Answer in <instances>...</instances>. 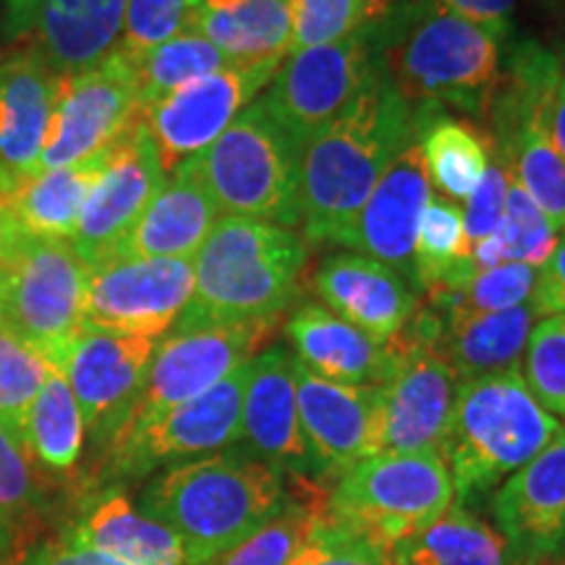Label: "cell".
<instances>
[{
	"label": "cell",
	"mask_w": 565,
	"mask_h": 565,
	"mask_svg": "<svg viewBox=\"0 0 565 565\" xmlns=\"http://www.w3.org/2000/svg\"><path fill=\"white\" fill-rule=\"evenodd\" d=\"M419 124L422 108L398 95L377 63L349 108L301 150L299 207L307 242L345 246L359 212Z\"/></svg>",
	"instance_id": "1"
},
{
	"label": "cell",
	"mask_w": 565,
	"mask_h": 565,
	"mask_svg": "<svg viewBox=\"0 0 565 565\" xmlns=\"http://www.w3.org/2000/svg\"><path fill=\"white\" fill-rule=\"evenodd\" d=\"M508 26L454 17L433 0L393 9L372 26L380 71L414 108H458L487 116L503 74Z\"/></svg>",
	"instance_id": "2"
},
{
	"label": "cell",
	"mask_w": 565,
	"mask_h": 565,
	"mask_svg": "<svg viewBox=\"0 0 565 565\" xmlns=\"http://www.w3.org/2000/svg\"><path fill=\"white\" fill-rule=\"evenodd\" d=\"M286 500V475L270 463L249 454H212L158 471L137 505L179 536L189 565H212Z\"/></svg>",
	"instance_id": "3"
},
{
	"label": "cell",
	"mask_w": 565,
	"mask_h": 565,
	"mask_svg": "<svg viewBox=\"0 0 565 565\" xmlns=\"http://www.w3.org/2000/svg\"><path fill=\"white\" fill-rule=\"evenodd\" d=\"M307 238L254 217L221 215L194 257V296L173 330L280 320L307 270Z\"/></svg>",
	"instance_id": "4"
},
{
	"label": "cell",
	"mask_w": 565,
	"mask_h": 565,
	"mask_svg": "<svg viewBox=\"0 0 565 565\" xmlns=\"http://www.w3.org/2000/svg\"><path fill=\"white\" fill-rule=\"evenodd\" d=\"M565 433L529 391L521 366L458 385L443 461L456 503H477Z\"/></svg>",
	"instance_id": "5"
},
{
	"label": "cell",
	"mask_w": 565,
	"mask_h": 565,
	"mask_svg": "<svg viewBox=\"0 0 565 565\" xmlns=\"http://www.w3.org/2000/svg\"><path fill=\"white\" fill-rule=\"evenodd\" d=\"M456 503L440 454H377L330 484V521L372 545L391 550Z\"/></svg>",
	"instance_id": "6"
},
{
	"label": "cell",
	"mask_w": 565,
	"mask_h": 565,
	"mask_svg": "<svg viewBox=\"0 0 565 565\" xmlns=\"http://www.w3.org/2000/svg\"><path fill=\"white\" fill-rule=\"evenodd\" d=\"M189 160L221 215L254 217L286 228L301 223V152L257 100Z\"/></svg>",
	"instance_id": "7"
},
{
	"label": "cell",
	"mask_w": 565,
	"mask_h": 565,
	"mask_svg": "<svg viewBox=\"0 0 565 565\" xmlns=\"http://www.w3.org/2000/svg\"><path fill=\"white\" fill-rule=\"evenodd\" d=\"M0 322L63 370L84 330V301L92 265L71 242L0 238Z\"/></svg>",
	"instance_id": "8"
},
{
	"label": "cell",
	"mask_w": 565,
	"mask_h": 565,
	"mask_svg": "<svg viewBox=\"0 0 565 565\" xmlns=\"http://www.w3.org/2000/svg\"><path fill=\"white\" fill-rule=\"evenodd\" d=\"M249 364L238 366L228 377L212 385L196 398L154 416L131 433L110 437L97 456L92 477L95 490L121 487L134 479H145L168 466L194 461L238 443L242 433V406Z\"/></svg>",
	"instance_id": "9"
},
{
	"label": "cell",
	"mask_w": 565,
	"mask_h": 565,
	"mask_svg": "<svg viewBox=\"0 0 565 565\" xmlns=\"http://www.w3.org/2000/svg\"><path fill=\"white\" fill-rule=\"evenodd\" d=\"M395 364L380 385L372 456L377 454H443L461 380L433 338L427 307L391 343Z\"/></svg>",
	"instance_id": "10"
},
{
	"label": "cell",
	"mask_w": 565,
	"mask_h": 565,
	"mask_svg": "<svg viewBox=\"0 0 565 565\" xmlns=\"http://www.w3.org/2000/svg\"><path fill=\"white\" fill-rule=\"evenodd\" d=\"M374 71L377 51L372 30H366L328 45L288 53L257 103L301 152L349 108Z\"/></svg>",
	"instance_id": "11"
},
{
	"label": "cell",
	"mask_w": 565,
	"mask_h": 565,
	"mask_svg": "<svg viewBox=\"0 0 565 565\" xmlns=\"http://www.w3.org/2000/svg\"><path fill=\"white\" fill-rule=\"evenodd\" d=\"M278 330V320L215 324V328L173 330L162 338L147 366V377L116 435L131 433L154 416L196 398L249 364ZM113 435V437H116Z\"/></svg>",
	"instance_id": "12"
},
{
	"label": "cell",
	"mask_w": 565,
	"mask_h": 565,
	"mask_svg": "<svg viewBox=\"0 0 565 565\" xmlns=\"http://www.w3.org/2000/svg\"><path fill=\"white\" fill-rule=\"evenodd\" d=\"M141 110L137 100V58L118 47L82 74L63 76L40 171L87 162L116 145Z\"/></svg>",
	"instance_id": "13"
},
{
	"label": "cell",
	"mask_w": 565,
	"mask_h": 565,
	"mask_svg": "<svg viewBox=\"0 0 565 565\" xmlns=\"http://www.w3.org/2000/svg\"><path fill=\"white\" fill-rule=\"evenodd\" d=\"M194 296V259L110 257L92 265L84 328L160 338Z\"/></svg>",
	"instance_id": "14"
},
{
	"label": "cell",
	"mask_w": 565,
	"mask_h": 565,
	"mask_svg": "<svg viewBox=\"0 0 565 565\" xmlns=\"http://www.w3.org/2000/svg\"><path fill=\"white\" fill-rule=\"evenodd\" d=\"M282 61L236 63L175 89L145 113V126L158 150L162 171L210 147L273 82Z\"/></svg>",
	"instance_id": "15"
},
{
	"label": "cell",
	"mask_w": 565,
	"mask_h": 565,
	"mask_svg": "<svg viewBox=\"0 0 565 565\" xmlns=\"http://www.w3.org/2000/svg\"><path fill=\"white\" fill-rule=\"evenodd\" d=\"M126 0H6L0 32L58 76L100 63L121 38Z\"/></svg>",
	"instance_id": "16"
},
{
	"label": "cell",
	"mask_w": 565,
	"mask_h": 565,
	"mask_svg": "<svg viewBox=\"0 0 565 565\" xmlns=\"http://www.w3.org/2000/svg\"><path fill=\"white\" fill-rule=\"evenodd\" d=\"M168 173L162 171L145 118H139L116 145L105 152V168L84 204L71 244L89 265L108 259L141 212L160 192Z\"/></svg>",
	"instance_id": "17"
},
{
	"label": "cell",
	"mask_w": 565,
	"mask_h": 565,
	"mask_svg": "<svg viewBox=\"0 0 565 565\" xmlns=\"http://www.w3.org/2000/svg\"><path fill=\"white\" fill-rule=\"evenodd\" d=\"M158 338L84 328L71 345L63 374L79 404L84 429L97 450L116 435L141 391Z\"/></svg>",
	"instance_id": "18"
},
{
	"label": "cell",
	"mask_w": 565,
	"mask_h": 565,
	"mask_svg": "<svg viewBox=\"0 0 565 565\" xmlns=\"http://www.w3.org/2000/svg\"><path fill=\"white\" fill-rule=\"evenodd\" d=\"M490 513L519 565L565 563V433L492 492Z\"/></svg>",
	"instance_id": "19"
},
{
	"label": "cell",
	"mask_w": 565,
	"mask_h": 565,
	"mask_svg": "<svg viewBox=\"0 0 565 565\" xmlns=\"http://www.w3.org/2000/svg\"><path fill=\"white\" fill-rule=\"evenodd\" d=\"M238 443L280 475L317 482L315 456L299 419L294 353L286 345H267L249 362Z\"/></svg>",
	"instance_id": "20"
},
{
	"label": "cell",
	"mask_w": 565,
	"mask_h": 565,
	"mask_svg": "<svg viewBox=\"0 0 565 565\" xmlns=\"http://www.w3.org/2000/svg\"><path fill=\"white\" fill-rule=\"evenodd\" d=\"M296 401L317 482H335L351 466L372 456L380 385H345L309 372L294 359Z\"/></svg>",
	"instance_id": "21"
},
{
	"label": "cell",
	"mask_w": 565,
	"mask_h": 565,
	"mask_svg": "<svg viewBox=\"0 0 565 565\" xmlns=\"http://www.w3.org/2000/svg\"><path fill=\"white\" fill-rule=\"evenodd\" d=\"M424 124V108H422ZM422 124L416 137L404 147V152L393 160L383 179H380L370 200L359 212L356 223L345 238L349 249L377 259L395 273H401L414 288V244L419 217L433 196L427 166L422 152Z\"/></svg>",
	"instance_id": "22"
},
{
	"label": "cell",
	"mask_w": 565,
	"mask_h": 565,
	"mask_svg": "<svg viewBox=\"0 0 565 565\" xmlns=\"http://www.w3.org/2000/svg\"><path fill=\"white\" fill-rule=\"evenodd\" d=\"M322 307L377 343H393L419 309V294L404 275L359 252L322 259L312 275Z\"/></svg>",
	"instance_id": "23"
},
{
	"label": "cell",
	"mask_w": 565,
	"mask_h": 565,
	"mask_svg": "<svg viewBox=\"0 0 565 565\" xmlns=\"http://www.w3.org/2000/svg\"><path fill=\"white\" fill-rule=\"evenodd\" d=\"M61 79L30 51L0 61V192L40 171Z\"/></svg>",
	"instance_id": "24"
},
{
	"label": "cell",
	"mask_w": 565,
	"mask_h": 565,
	"mask_svg": "<svg viewBox=\"0 0 565 565\" xmlns=\"http://www.w3.org/2000/svg\"><path fill=\"white\" fill-rule=\"evenodd\" d=\"M217 221L221 210L215 200L204 189L192 160H183L110 257L194 259Z\"/></svg>",
	"instance_id": "25"
},
{
	"label": "cell",
	"mask_w": 565,
	"mask_h": 565,
	"mask_svg": "<svg viewBox=\"0 0 565 565\" xmlns=\"http://www.w3.org/2000/svg\"><path fill=\"white\" fill-rule=\"evenodd\" d=\"M282 330L296 362L324 380L345 385H383L391 377L395 364L393 345L377 343L322 303H299Z\"/></svg>",
	"instance_id": "26"
},
{
	"label": "cell",
	"mask_w": 565,
	"mask_h": 565,
	"mask_svg": "<svg viewBox=\"0 0 565 565\" xmlns=\"http://www.w3.org/2000/svg\"><path fill=\"white\" fill-rule=\"evenodd\" d=\"M66 532L121 565H189L179 536L116 484L84 498Z\"/></svg>",
	"instance_id": "27"
},
{
	"label": "cell",
	"mask_w": 565,
	"mask_h": 565,
	"mask_svg": "<svg viewBox=\"0 0 565 565\" xmlns=\"http://www.w3.org/2000/svg\"><path fill=\"white\" fill-rule=\"evenodd\" d=\"M105 152L79 166L38 171L9 192H0V238L71 242L92 186L105 168Z\"/></svg>",
	"instance_id": "28"
},
{
	"label": "cell",
	"mask_w": 565,
	"mask_h": 565,
	"mask_svg": "<svg viewBox=\"0 0 565 565\" xmlns=\"http://www.w3.org/2000/svg\"><path fill=\"white\" fill-rule=\"evenodd\" d=\"M540 320L532 301L503 312H433L435 345L463 383L521 366L529 335Z\"/></svg>",
	"instance_id": "29"
},
{
	"label": "cell",
	"mask_w": 565,
	"mask_h": 565,
	"mask_svg": "<svg viewBox=\"0 0 565 565\" xmlns=\"http://www.w3.org/2000/svg\"><path fill=\"white\" fill-rule=\"evenodd\" d=\"M189 30L228 61H282L294 40L291 6L288 0H192Z\"/></svg>",
	"instance_id": "30"
},
{
	"label": "cell",
	"mask_w": 565,
	"mask_h": 565,
	"mask_svg": "<svg viewBox=\"0 0 565 565\" xmlns=\"http://www.w3.org/2000/svg\"><path fill=\"white\" fill-rule=\"evenodd\" d=\"M387 565H519L503 534L461 503L387 550Z\"/></svg>",
	"instance_id": "31"
},
{
	"label": "cell",
	"mask_w": 565,
	"mask_h": 565,
	"mask_svg": "<svg viewBox=\"0 0 565 565\" xmlns=\"http://www.w3.org/2000/svg\"><path fill=\"white\" fill-rule=\"evenodd\" d=\"M419 141L429 183L448 200H469L490 166L492 139L466 118H450L443 108L424 105Z\"/></svg>",
	"instance_id": "32"
},
{
	"label": "cell",
	"mask_w": 565,
	"mask_h": 565,
	"mask_svg": "<svg viewBox=\"0 0 565 565\" xmlns=\"http://www.w3.org/2000/svg\"><path fill=\"white\" fill-rule=\"evenodd\" d=\"M87 429L66 374L51 370L30 408L24 445L42 477H71L82 461Z\"/></svg>",
	"instance_id": "33"
},
{
	"label": "cell",
	"mask_w": 565,
	"mask_h": 565,
	"mask_svg": "<svg viewBox=\"0 0 565 565\" xmlns=\"http://www.w3.org/2000/svg\"><path fill=\"white\" fill-rule=\"evenodd\" d=\"M299 484L301 490H288V500L265 526L212 565H291L328 519V490H320V482L312 479H299Z\"/></svg>",
	"instance_id": "34"
},
{
	"label": "cell",
	"mask_w": 565,
	"mask_h": 565,
	"mask_svg": "<svg viewBox=\"0 0 565 565\" xmlns=\"http://www.w3.org/2000/svg\"><path fill=\"white\" fill-rule=\"evenodd\" d=\"M463 210L443 194L429 196L414 244V291L466 280L475 275Z\"/></svg>",
	"instance_id": "35"
},
{
	"label": "cell",
	"mask_w": 565,
	"mask_h": 565,
	"mask_svg": "<svg viewBox=\"0 0 565 565\" xmlns=\"http://www.w3.org/2000/svg\"><path fill=\"white\" fill-rule=\"evenodd\" d=\"M561 242V231L550 223V217L532 202L519 183H511L505 202V217L500 228L471 249L477 270L498 267L508 263L529 265L542 270L553 257Z\"/></svg>",
	"instance_id": "36"
},
{
	"label": "cell",
	"mask_w": 565,
	"mask_h": 565,
	"mask_svg": "<svg viewBox=\"0 0 565 565\" xmlns=\"http://www.w3.org/2000/svg\"><path fill=\"white\" fill-rule=\"evenodd\" d=\"M228 63L231 61L212 42L192 30L175 34L173 40L139 55L137 100L141 116L166 100L168 95H173L175 89L186 87V84L202 79L207 74H215Z\"/></svg>",
	"instance_id": "37"
},
{
	"label": "cell",
	"mask_w": 565,
	"mask_h": 565,
	"mask_svg": "<svg viewBox=\"0 0 565 565\" xmlns=\"http://www.w3.org/2000/svg\"><path fill=\"white\" fill-rule=\"evenodd\" d=\"M534 267L508 263L477 270L466 280L433 286L424 294L427 307L437 315L450 312H503L532 301L536 286Z\"/></svg>",
	"instance_id": "38"
},
{
	"label": "cell",
	"mask_w": 565,
	"mask_h": 565,
	"mask_svg": "<svg viewBox=\"0 0 565 565\" xmlns=\"http://www.w3.org/2000/svg\"><path fill=\"white\" fill-rule=\"evenodd\" d=\"M42 479L24 440L0 422V565L26 519L42 508Z\"/></svg>",
	"instance_id": "39"
},
{
	"label": "cell",
	"mask_w": 565,
	"mask_h": 565,
	"mask_svg": "<svg viewBox=\"0 0 565 565\" xmlns=\"http://www.w3.org/2000/svg\"><path fill=\"white\" fill-rule=\"evenodd\" d=\"M291 6V53L328 45L372 30L391 0H288Z\"/></svg>",
	"instance_id": "40"
},
{
	"label": "cell",
	"mask_w": 565,
	"mask_h": 565,
	"mask_svg": "<svg viewBox=\"0 0 565 565\" xmlns=\"http://www.w3.org/2000/svg\"><path fill=\"white\" fill-rule=\"evenodd\" d=\"M53 364L0 322V422L24 440L30 408Z\"/></svg>",
	"instance_id": "41"
},
{
	"label": "cell",
	"mask_w": 565,
	"mask_h": 565,
	"mask_svg": "<svg viewBox=\"0 0 565 565\" xmlns=\"http://www.w3.org/2000/svg\"><path fill=\"white\" fill-rule=\"evenodd\" d=\"M529 391L565 429V312L542 317L521 359Z\"/></svg>",
	"instance_id": "42"
},
{
	"label": "cell",
	"mask_w": 565,
	"mask_h": 565,
	"mask_svg": "<svg viewBox=\"0 0 565 565\" xmlns=\"http://www.w3.org/2000/svg\"><path fill=\"white\" fill-rule=\"evenodd\" d=\"M192 0H126L121 38L116 47L139 58L175 34L189 30Z\"/></svg>",
	"instance_id": "43"
},
{
	"label": "cell",
	"mask_w": 565,
	"mask_h": 565,
	"mask_svg": "<svg viewBox=\"0 0 565 565\" xmlns=\"http://www.w3.org/2000/svg\"><path fill=\"white\" fill-rule=\"evenodd\" d=\"M492 139V137H490ZM513 183V171L508 166L505 154L494 147L492 141V154L487 173L479 181V186L471 192L463 207V223L466 233H469L471 249L477 244H482L484 238H490L494 231L500 228L505 217V202H508V189Z\"/></svg>",
	"instance_id": "44"
},
{
	"label": "cell",
	"mask_w": 565,
	"mask_h": 565,
	"mask_svg": "<svg viewBox=\"0 0 565 565\" xmlns=\"http://www.w3.org/2000/svg\"><path fill=\"white\" fill-rule=\"evenodd\" d=\"M291 565H387V550L345 532L328 515Z\"/></svg>",
	"instance_id": "45"
},
{
	"label": "cell",
	"mask_w": 565,
	"mask_h": 565,
	"mask_svg": "<svg viewBox=\"0 0 565 565\" xmlns=\"http://www.w3.org/2000/svg\"><path fill=\"white\" fill-rule=\"evenodd\" d=\"M19 565H121L113 557H108L100 550L84 545V542L71 536L66 529L61 534L47 536L26 550V555L21 557Z\"/></svg>",
	"instance_id": "46"
},
{
	"label": "cell",
	"mask_w": 565,
	"mask_h": 565,
	"mask_svg": "<svg viewBox=\"0 0 565 565\" xmlns=\"http://www.w3.org/2000/svg\"><path fill=\"white\" fill-rule=\"evenodd\" d=\"M532 303L542 317L565 312V231L561 233V242H557L550 263L536 273Z\"/></svg>",
	"instance_id": "47"
},
{
	"label": "cell",
	"mask_w": 565,
	"mask_h": 565,
	"mask_svg": "<svg viewBox=\"0 0 565 565\" xmlns=\"http://www.w3.org/2000/svg\"><path fill=\"white\" fill-rule=\"evenodd\" d=\"M454 17H461L466 21L484 26H508V17H511L519 0H433Z\"/></svg>",
	"instance_id": "48"
},
{
	"label": "cell",
	"mask_w": 565,
	"mask_h": 565,
	"mask_svg": "<svg viewBox=\"0 0 565 565\" xmlns=\"http://www.w3.org/2000/svg\"><path fill=\"white\" fill-rule=\"evenodd\" d=\"M542 121H545V131L553 147L565 160V63L550 84L545 103H542Z\"/></svg>",
	"instance_id": "49"
},
{
	"label": "cell",
	"mask_w": 565,
	"mask_h": 565,
	"mask_svg": "<svg viewBox=\"0 0 565 565\" xmlns=\"http://www.w3.org/2000/svg\"><path fill=\"white\" fill-rule=\"evenodd\" d=\"M3 257H6V249H3V242H0V270H3Z\"/></svg>",
	"instance_id": "50"
},
{
	"label": "cell",
	"mask_w": 565,
	"mask_h": 565,
	"mask_svg": "<svg viewBox=\"0 0 565 565\" xmlns=\"http://www.w3.org/2000/svg\"><path fill=\"white\" fill-rule=\"evenodd\" d=\"M563 565H565V563H563Z\"/></svg>",
	"instance_id": "51"
}]
</instances>
